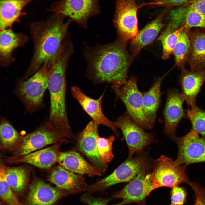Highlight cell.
<instances>
[{
  "label": "cell",
  "instance_id": "6da1fadb",
  "mask_svg": "<svg viewBox=\"0 0 205 205\" xmlns=\"http://www.w3.org/2000/svg\"><path fill=\"white\" fill-rule=\"evenodd\" d=\"M64 18L54 13L45 20L31 24L33 54L27 70L19 80L27 79L45 64L51 67L55 63L66 45L64 40L71 20L65 22Z\"/></svg>",
  "mask_w": 205,
  "mask_h": 205
},
{
  "label": "cell",
  "instance_id": "7a4b0ae2",
  "mask_svg": "<svg viewBox=\"0 0 205 205\" xmlns=\"http://www.w3.org/2000/svg\"><path fill=\"white\" fill-rule=\"evenodd\" d=\"M125 42L122 41L103 47L94 53L90 61V73L94 83L121 86L127 82L130 60Z\"/></svg>",
  "mask_w": 205,
  "mask_h": 205
},
{
  "label": "cell",
  "instance_id": "3957f363",
  "mask_svg": "<svg viewBox=\"0 0 205 205\" xmlns=\"http://www.w3.org/2000/svg\"><path fill=\"white\" fill-rule=\"evenodd\" d=\"M70 53L69 49H64L51 69L48 82L50 109L48 121L66 138L73 139L75 136L69 122L65 102L66 72Z\"/></svg>",
  "mask_w": 205,
  "mask_h": 205
},
{
  "label": "cell",
  "instance_id": "277c9868",
  "mask_svg": "<svg viewBox=\"0 0 205 205\" xmlns=\"http://www.w3.org/2000/svg\"><path fill=\"white\" fill-rule=\"evenodd\" d=\"M52 67L45 64L27 79L18 80L14 92L24 104L26 111L32 113L43 106L44 93Z\"/></svg>",
  "mask_w": 205,
  "mask_h": 205
},
{
  "label": "cell",
  "instance_id": "5b68a950",
  "mask_svg": "<svg viewBox=\"0 0 205 205\" xmlns=\"http://www.w3.org/2000/svg\"><path fill=\"white\" fill-rule=\"evenodd\" d=\"M153 163L146 153L127 159L110 174L89 185L87 191H102L115 184L130 181L141 173L152 169Z\"/></svg>",
  "mask_w": 205,
  "mask_h": 205
},
{
  "label": "cell",
  "instance_id": "8992f818",
  "mask_svg": "<svg viewBox=\"0 0 205 205\" xmlns=\"http://www.w3.org/2000/svg\"><path fill=\"white\" fill-rule=\"evenodd\" d=\"M111 88L116 97L123 102L126 111L139 126L145 129H150L153 126L145 117L143 110L142 92L139 90L137 80L132 77L121 86L112 85Z\"/></svg>",
  "mask_w": 205,
  "mask_h": 205
},
{
  "label": "cell",
  "instance_id": "52a82bcc",
  "mask_svg": "<svg viewBox=\"0 0 205 205\" xmlns=\"http://www.w3.org/2000/svg\"><path fill=\"white\" fill-rule=\"evenodd\" d=\"M187 166L178 165L175 161L162 155L153 161L151 173V181L156 188H172L183 183L189 185L191 181L186 173Z\"/></svg>",
  "mask_w": 205,
  "mask_h": 205
},
{
  "label": "cell",
  "instance_id": "ba28073f",
  "mask_svg": "<svg viewBox=\"0 0 205 205\" xmlns=\"http://www.w3.org/2000/svg\"><path fill=\"white\" fill-rule=\"evenodd\" d=\"M64 135L45 121L32 132L21 137L11 151L14 156L25 155L52 144L64 141Z\"/></svg>",
  "mask_w": 205,
  "mask_h": 205
},
{
  "label": "cell",
  "instance_id": "9c48e42d",
  "mask_svg": "<svg viewBox=\"0 0 205 205\" xmlns=\"http://www.w3.org/2000/svg\"><path fill=\"white\" fill-rule=\"evenodd\" d=\"M121 131L123 139L126 141L129 151L127 159L136 153H142L148 145L155 141L154 135L145 132L137 124L126 111L114 122Z\"/></svg>",
  "mask_w": 205,
  "mask_h": 205
},
{
  "label": "cell",
  "instance_id": "30bf717a",
  "mask_svg": "<svg viewBox=\"0 0 205 205\" xmlns=\"http://www.w3.org/2000/svg\"><path fill=\"white\" fill-rule=\"evenodd\" d=\"M99 0H60L52 3L48 10L84 24L91 17L101 12Z\"/></svg>",
  "mask_w": 205,
  "mask_h": 205
},
{
  "label": "cell",
  "instance_id": "8fae6325",
  "mask_svg": "<svg viewBox=\"0 0 205 205\" xmlns=\"http://www.w3.org/2000/svg\"><path fill=\"white\" fill-rule=\"evenodd\" d=\"M178 147L175 161L179 165L187 166L193 163H205V137L200 136L192 129L187 134L173 139Z\"/></svg>",
  "mask_w": 205,
  "mask_h": 205
},
{
  "label": "cell",
  "instance_id": "7c38bea8",
  "mask_svg": "<svg viewBox=\"0 0 205 205\" xmlns=\"http://www.w3.org/2000/svg\"><path fill=\"white\" fill-rule=\"evenodd\" d=\"M136 0H117L114 22L122 40L126 42L138 33Z\"/></svg>",
  "mask_w": 205,
  "mask_h": 205
},
{
  "label": "cell",
  "instance_id": "4fadbf2b",
  "mask_svg": "<svg viewBox=\"0 0 205 205\" xmlns=\"http://www.w3.org/2000/svg\"><path fill=\"white\" fill-rule=\"evenodd\" d=\"M149 171L139 174L121 190L115 193L113 197L122 199L126 204L143 201L151 191L156 189L151 181Z\"/></svg>",
  "mask_w": 205,
  "mask_h": 205
},
{
  "label": "cell",
  "instance_id": "5bb4252c",
  "mask_svg": "<svg viewBox=\"0 0 205 205\" xmlns=\"http://www.w3.org/2000/svg\"><path fill=\"white\" fill-rule=\"evenodd\" d=\"M185 99L184 95L174 88L168 89L167 97L163 114L165 118L164 131L172 139L181 120L186 116L183 107Z\"/></svg>",
  "mask_w": 205,
  "mask_h": 205
},
{
  "label": "cell",
  "instance_id": "9a60e30c",
  "mask_svg": "<svg viewBox=\"0 0 205 205\" xmlns=\"http://www.w3.org/2000/svg\"><path fill=\"white\" fill-rule=\"evenodd\" d=\"M99 126L93 120L90 121L79 134L77 144L79 151L102 174L108 165L102 161L97 149L96 138Z\"/></svg>",
  "mask_w": 205,
  "mask_h": 205
},
{
  "label": "cell",
  "instance_id": "2e32d148",
  "mask_svg": "<svg viewBox=\"0 0 205 205\" xmlns=\"http://www.w3.org/2000/svg\"><path fill=\"white\" fill-rule=\"evenodd\" d=\"M69 194L66 190L37 179L32 182L29 187L26 204L27 205H53Z\"/></svg>",
  "mask_w": 205,
  "mask_h": 205
},
{
  "label": "cell",
  "instance_id": "e0dca14e",
  "mask_svg": "<svg viewBox=\"0 0 205 205\" xmlns=\"http://www.w3.org/2000/svg\"><path fill=\"white\" fill-rule=\"evenodd\" d=\"M71 92L85 112L99 125H102L109 128L119 137L120 133L114 122L109 120L104 115L102 107L104 94L97 99H93L86 95L78 87L72 86Z\"/></svg>",
  "mask_w": 205,
  "mask_h": 205
},
{
  "label": "cell",
  "instance_id": "ac0fdd59",
  "mask_svg": "<svg viewBox=\"0 0 205 205\" xmlns=\"http://www.w3.org/2000/svg\"><path fill=\"white\" fill-rule=\"evenodd\" d=\"M62 142L25 155L7 157L6 160L11 163H24L40 169H48L57 162L61 152L60 149Z\"/></svg>",
  "mask_w": 205,
  "mask_h": 205
},
{
  "label": "cell",
  "instance_id": "d6986e66",
  "mask_svg": "<svg viewBox=\"0 0 205 205\" xmlns=\"http://www.w3.org/2000/svg\"><path fill=\"white\" fill-rule=\"evenodd\" d=\"M48 180L56 187L70 194L87 190L89 185L81 175L68 170L60 165L52 169L48 176Z\"/></svg>",
  "mask_w": 205,
  "mask_h": 205
},
{
  "label": "cell",
  "instance_id": "ffe728a7",
  "mask_svg": "<svg viewBox=\"0 0 205 205\" xmlns=\"http://www.w3.org/2000/svg\"><path fill=\"white\" fill-rule=\"evenodd\" d=\"M28 37L25 34L16 33L11 28L0 30V64L5 67L14 61L12 56L17 48L23 46L27 42Z\"/></svg>",
  "mask_w": 205,
  "mask_h": 205
},
{
  "label": "cell",
  "instance_id": "44dd1931",
  "mask_svg": "<svg viewBox=\"0 0 205 205\" xmlns=\"http://www.w3.org/2000/svg\"><path fill=\"white\" fill-rule=\"evenodd\" d=\"M181 69L179 82L188 106L196 105V97L205 82V70L200 71H190L184 68Z\"/></svg>",
  "mask_w": 205,
  "mask_h": 205
},
{
  "label": "cell",
  "instance_id": "7402d4cb",
  "mask_svg": "<svg viewBox=\"0 0 205 205\" xmlns=\"http://www.w3.org/2000/svg\"><path fill=\"white\" fill-rule=\"evenodd\" d=\"M57 162L65 169L77 174L86 175L91 177L101 176L102 174L97 168L75 151L60 152Z\"/></svg>",
  "mask_w": 205,
  "mask_h": 205
},
{
  "label": "cell",
  "instance_id": "603a6c76",
  "mask_svg": "<svg viewBox=\"0 0 205 205\" xmlns=\"http://www.w3.org/2000/svg\"><path fill=\"white\" fill-rule=\"evenodd\" d=\"M34 0H0V29L11 28L26 14L25 7Z\"/></svg>",
  "mask_w": 205,
  "mask_h": 205
},
{
  "label": "cell",
  "instance_id": "cb8c5ba5",
  "mask_svg": "<svg viewBox=\"0 0 205 205\" xmlns=\"http://www.w3.org/2000/svg\"><path fill=\"white\" fill-rule=\"evenodd\" d=\"M188 31L191 47L188 62L191 70H205V28Z\"/></svg>",
  "mask_w": 205,
  "mask_h": 205
},
{
  "label": "cell",
  "instance_id": "d4e9b609",
  "mask_svg": "<svg viewBox=\"0 0 205 205\" xmlns=\"http://www.w3.org/2000/svg\"><path fill=\"white\" fill-rule=\"evenodd\" d=\"M167 74L157 78L148 91L142 92L144 114L153 125L156 119L157 112L160 104L161 83Z\"/></svg>",
  "mask_w": 205,
  "mask_h": 205
},
{
  "label": "cell",
  "instance_id": "484cf974",
  "mask_svg": "<svg viewBox=\"0 0 205 205\" xmlns=\"http://www.w3.org/2000/svg\"><path fill=\"white\" fill-rule=\"evenodd\" d=\"M164 13L145 26L131 40V47L134 53L140 50L153 41L164 26L162 22Z\"/></svg>",
  "mask_w": 205,
  "mask_h": 205
},
{
  "label": "cell",
  "instance_id": "4316f807",
  "mask_svg": "<svg viewBox=\"0 0 205 205\" xmlns=\"http://www.w3.org/2000/svg\"><path fill=\"white\" fill-rule=\"evenodd\" d=\"M0 125L1 148L5 150L12 151L18 144L21 136L5 118H1Z\"/></svg>",
  "mask_w": 205,
  "mask_h": 205
},
{
  "label": "cell",
  "instance_id": "83f0119b",
  "mask_svg": "<svg viewBox=\"0 0 205 205\" xmlns=\"http://www.w3.org/2000/svg\"><path fill=\"white\" fill-rule=\"evenodd\" d=\"M5 175L9 186L16 195H20L27 185L28 177L25 169L22 167L5 168Z\"/></svg>",
  "mask_w": 205,
  "mask_h": 205
},
{
  "label": "cell",
  "instance_id": "f1b7e54d",
  "mask_svg": "<svg viewBox=\"0 0 205 205\" xmlns=\"http://www.w3.org/2000/svg\"><path fill=\"white\" fill-rule=\"evenodd\" d=\"M189 29L185 28L180 33L173 53L176 65L181 69L184 68L188 62L191 47V41L189 35Z\"/></svg>",
  "mask_w": 205,
  "mask_h": 205
},
{
  "label": "cell",
  "instance_id": "f546056e",
  "mask_svg": "<svg viewBox=\"0 0 205 205\" xmlns=\"http://www.w3.org/2000/svg\"><path fill=\"white\" fill-rule=\"evenodd\" d=\"M5 166L1 162L0 167V196L6 205H23L19 200L7 180Z\"/></svg>",
  "mask_w": 205,
  "mask_h": 205
},
{
  "label": "cell",
  "instance_id": "4dcf8cb0",
  "mask_svg": "<svg viewBox=\"0 0 205 205\" xmlns=\"http://www.w3.org/2000/svg\"><path fill=\"white\" fill-rule=\"evenodd\" d=\"M186 116L190 121L192 129L205 137V111L196 104L187 110Z\"/></svg>",
  "mask_w": 205,
  "mask_h": 205
},
{
  "label": "cell",
  "instance_id": "1f68e13d",
  "mask_svg": "<svg viewBox=\"0 0 205 205\" xmlns=\"http://www.w3.org/2000/svg\"><path fill=\"white\" fill-rule=\"evenodd\" d=\"M185 26L183 25L180 28L164 35L160 36L158 40H160L163 46L162 56L163 60L167 59L173 53L179 36Z\"/></svg>",
  "mask_w": 205,
  "mask_h": 205
},
{
  "label": "cell",
  "instance_id": "d6a6232c",
  "mask_svg": "<svg viewBox=\"0 0 205 205\" xmlns=\"http://www.w3.org/2000/svg\"><path fill=\"white\" fill-rule=\"evenodd\" d=\"M115 140V137L111 135L107 138L101 137L98 134L96 138L98 152L102 162L107 164L114 157L112 151V145Z\"/></svg>",
  "mask_w": 205,
  "mask_h": 205
},
{
  "label": "cell",
  "instance_id": "836d02e7",
  "mask_svg": "<svg viewBox=\"0 0 205 205\" xmlns=\"http://www.w3.org/2000/svg\"><path fill=\"white\" fill-rule=\"evenodd\" d=\"M187 6L188 10L183 24L185 28L188 29L193 27L205 28V15L190 9Z\"/></svg>",
  "mask_w": 205,
  "mask_h": 205
},
{
  "label": "cell",
  "instance_id": "e575fe53",
  "mask_svg": "<svg viewBox=\"0 0 205 205\" xmlns=\"http://www.w3.org/2000/svg\"><path fill=\"white\" fill-rule=\"evenodd\" d=\"M187 192L183 187L177 186L172 188L171 204L183 205L186 201Z\"/></svg>",
  "mask_w": 205,
  "mask_h": 205
},
{
  "label": "cell",
  "instance_id": "d590c367",
  "mask_svg": "<svg viewBox=\"0 0 205 205\" xmlns=\"http://www.w3.org/2000/svg\"><path fill=\"white\" fill-rule=\"evenodd\" d=\"M189 185L192 188L194 194V205H205V188L197 183L192 182Z\"/></svg>",
  "mask_w": 205,
  "mask_h": 205
},
{
  "label": "cell",
  "instance_id": "8d00e7d4",
  "mask_svg": "<svg viewBox=\"0 0 205 205\" xmlns=\"http://www.w3.org/2000/svg\"><path fill=\"white\" fill-rule=\"evenodd\" d=\"M81 200L88 205H108L110 200L109 198L102 199L94 198L88 194H85L81 198ZM125 204L123 201L121 202L113 205H123Z\"/></svg>",
  "mask_w": 205,
  "mask_h": 205
},
{
  "label": "cell",
  "instance_id": "74e56055",
  "mask_svg": "<svg viewBox=\"0 0 205 205\" xmlns=\"http://www.w3.org/2000/svg\"><path fill=\"white\" fill-rule=\"evenodd\" d=\"M193 0H153L151 5L170 7L188 4Z\"/></svg>",
  "mask_w": 205,
  "mask_h": 205
},
{
  "label": "cell",
  "instance_id": "f35d334b",
  "mask_svg": "<svg viewBox=\"0 0 205 205\" xmlns=\"http://www.w3.org/2000/svg\"><path fill=\"white\" fill-rule=\"evenodd\" d=\"M187 5L189 9L205 15V0H193Z\"/></svg>",
  "mask_w": 205,
  "mask_h": 205
},
{
  "label": "cell",
  "instance_id": "ab89813d",
  "mask_svg": "<svg viewBox=\"0 0 205 205\" xmlns=\"http://www.w3.org/2000/svg\"><path fill=\"white\" fill-rule=\"evenodd\" d=\"M171 205H178V204H171Z\"/></svg>",
  "mask_w": 205,
  "mask_h": 205
}]
</instances>
